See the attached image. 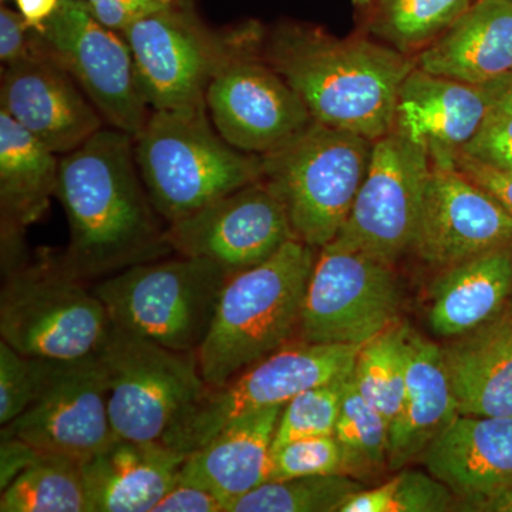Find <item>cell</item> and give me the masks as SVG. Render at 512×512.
<instances>
[{
  "label": "cell",
  "instance_id": "cell-1",
  "mask_svg": "<svg viewBox=\"0 0 512 512\" xmlns=\"http://www.w3.org/2000/svg\"><path fill=\"white\" fill-rule=\"evenodd\" d=\"M56 198L70 239L57 264L82 281L104 279L173 251L138 171L134 138L101 128L59 163Z\"/></svg>",
  "mask_w": 512,
  "mask_h": 512
},
{
  "label": "cell",
  "instance_id": "cell-2",
  "mask_svg": "<svg viewBox=\"0 0 512 512\" xmlns=\"http://www.w3.org/2000/svg\"><path fill=\"white\" fill-rule=\"evenodd\" d=\"M264 57L313 120L372 141L393 130L400 87L416 67L414 57L384 43L293 23L272 32Z\"/></svg>",
  "mask_w": 512,
  "mask_h": 512
},
{
  "label": "cell",
  "instance_id": "cell-3",
  "mask_svg": "<svg viewBox=\"0 0 512 512\" xmlns=\"http://www.w3.org/2000/svg\"><path fill=\"white\" fill-rule=\"evenodd\" d=\"M315 249L291 239L262 264L228 279L197 352L208 386H221L291 343L301 325Z\"/></svg>",
  "mask_w": 512,
  "mask_h": 512
},
{
  "label": "cell",
  "instance_id": "cell-4",
  "mask_svg": "<svg viewBox=\"0 0 512 512\" xmlns=\"http://www.w3.org/2000/svg\"><path fill=\"white\" fill-rule=\"evenodd\" d=\"M138 171L167 224L264 177L262 157L232 147L211 127L207 107L151 111L134 137Z\"/></svg>",
  "mask_w": 512,
  "mask_h": 512
},
{
  "label": "cell",
  "instance_id": "cell-5",
  "mask_svg": "<svg viewBox=\"0 0 512 512\" xmlns=\"http://www.w3.org/2000/svg\"><path fill=\"white\" fill-rule=\"evenodd\" d=\"M373 141L313 120L262 157V181L284 205L296 239L323 248L348 221L369 170Z\"/></svg>",
  "mask_w": 512,
  "mask_h": 512
},
{
  "label": "cell",
  "instance_id": "cell-6",
  "mask_svg": "<svg viewBox=\"0 0 512 512\" xmlns=\"http://www.w3.org/2000/svg\"><path fill=\"white\" fill-rule=\"evenodd\" d=\"M234 275L217 262L181 256L138 264L93 286L113 325L178 352H198Z\"/></svg>",
  "mask_w": 512,
  "mask_h": 512
},
{
  "label": "cell",
  "instance_id": "cell-7",
  "mask_svg": "<svg viewBox=\"0 0 512 512\" xmlns=\"http://www.w3.org/2000/svg\"><path fill=\"white\" fill-rule=\"evenodd\" d=\"M362 346L305 340L288 343L221 386H208L178 414L163 443L181 453H192L239 417L285 406L305 390L345 379L355 370Z\"/></svg>",
  "mask_w": 512,
  "mask_h": 512
},
{
  "label": "cell",
  "instance_id": "cell-8",
  "mask_svg": "<svg viewBox=\"0 0 512 512\" xmlns=\"http://www.w3.org/2000/svg\"><path fill=\"white\" fill-rule=\"evenodd\" d=\"M106 306L56 259L6 272L0 292V335L22 355L76 360L97 355L111 329Z\"/></svg>",
  "mask_w": 512,
  "mask_h": 512
},
{
  "label": "cell",
  "instance_id": "cell-9",
  "mask_svg": "<svg viewBox=\"0 0 512 512\" xmlns=\"http://www.w3.org/2000/svg\"><path fill=\"white\" fill-rule=\"evenodd\" d=\"M116 439L163 440L178 414L207 390L197 352H178L111 325L97 352Z\"/></svg>",
  "mask_w": 512,
  "mask_h": 512
},
{
  "label": "cell",
  "instance_id": "cell-10",
  "mask_svg": "<svg viewBox=\"0 0 512 512\" xmlns=\"http://www.w3.org/2000/svg\"><path fill=\"white\" fill-rule=\"evenodd\" d=\"M400 306L392 264L332 241L316 256L298 335L305 342L362 346L396 325Z\"/></svg>",
  "mask_w": 512,
  "mask_h": 512
},
{
  "label": "cell",
  "instance_id": "cell-11",
  "mask_svg": "<svg viewBox=\"0 0 512 512\" xmlns=\"http://www.w3.org/2000/svg\"><path fill=\"white\" fill-rule=\"evenodd\" d=\"M256 40L255 32L239 37L212 74L205 107L228 144L265 156L298 136L313 119L284 77L251 50Z\"/></svg>",
  "mask_w": 512,
  "mask_h": 512
},
{
  "label": "cell",
  "instance_id": "cell-12",
  "mask_svg": "<svg viewBox=\"0 0 512 512\" xmlns=\"http://www.w3.org/2000/svg\"><path fill=\"white\" fill-rule=\"evenodd\" d=\"M35 40L73 77L110 127L137 137L148 107L130 46L121 33L94 18L86 0H60Z\"/></svg>",
  "mask_w": 512,
  "mask_h": 512
},
{
  "label": "cell",
  "instance_id": "cell-13",
  "mask_svg": "<svg viewBox=\"0 0 512 512\" xmlns=\"http://www.w3.org/2000/svg\"><path fill=\"white\" fill-rule=\"evenodd\" d=\"M430 173L429 151L420 144L396 130L377 138L365 181L333 242L393 265L414 247Z\"/></svg>",
  "mask_w": 512,
  "mask_h": 512
},
{
  "label": "cell",
  "instance_id": "cell-14",
  "mask_svg": "<svg viewBox=\"0 0 512 512\" xmlns=\"http://www.w3.org/2000/svg\"><path fill=\"white\" fill-rule=\"evenodd\" d=\"M0 437L26 441L40 453L86 463L116 439L106 375L97 355L57 360L33 403L2 426Z\"/></svg>",
  "mask_w": 512,
  "mask_h": 512
},
{
  "label": "cell",
  "instance_id": "cell-15",
  "mask_svg": "<svg viewBox=\"0 0 512 512\" xmlns=\"http://www.w3.org/2000/svg\"><path fill=\"white\" fill-rule=\"evenodd\" d=\"M121 35L151 111L205 107L212 74L235 46L221 43L173 5L131 23Z\"/></svg>",
  "mask_w": 512,
  "mask_h": 512
},
{
  "label": "cell",
  "instance_id": "cell-16",
  "mask_svg": "<svg viewBox=\"0 0 512 512\" xmlns=\"http://www.w3.org/2000/svg\"><path fill=\"white\" fill-rule=\"evenodd\" d=\"M171 248L245 271L296 239L284 205L264 181L247 185L167 227Z\"/></svg>",
  "mask_w": 512,
  "mask_h": 512
},
{
  "label": "cell",
  "instance_id": "cell-17",
  "mask_svg": "<svg viewBox=\"0 0 512 512\" xmlns=\"http://www.w3.org/2000/svg\"><path fill=\"white\" fill-rule=\"evenodd\" d=\"M503 248H512V212L456 165L431 163L413 251L447 268Z\"/></svg>",
  "mask_w": 512,
  "mask_h": 512
},
{
  "label": "cell",
  "instance_id": "cell-18",
  "mask_svg": "<svg viewBox=\"0 0 512 512\" xmlns=\"http://www.w3.org/2000/svg\"><path fill=\"white\" fill-rule=\"evenodd\" d=\"M0 109L56 154H67L103 128V117L72 76L32 40V53L5 67Z\"/></svg>",
  "mask_w": 512,
  "mask_h": 512
},
{
  "label": "cell",
  "instance_id": "cell-19",
  "mask_svg": "<svg viewBox=\"0 0 512 512\" xmlns=\"http://www.w3.org/2000/svg\"><path fill=\"white\" fill-rule=\"evenodd\" d=\"M420 458L453 491L460 510L481 511L512 487V417L458 414Z\"/></svg>",
  "mask_w": 512,
  "mask_h": 512
},
{
  "label": "cell",
  "instance_id": "cell-20",
  "mask_svg": "<svg viewBox=\"0 0 512 512\" xmlns=\"http://www.w3.org/2000/svg\"><path fill=\"white\" fill-rule=\"evenodd\" d=\"M490 101L481 86L414 67L397 97L393 130L429 151L431 163L456 165L481 127Z\"/></svg>",
  "mask_w": 512,
  "mask_h": 512
},
{
  "label": "cell",
  "instance_id": "cell-21",
  "mask_svg": "<svg viewBox=\"0 0 512 512\" xmlns=\"http://www.w3.org/2000/svg\"><path fill=\"white\" fill-rule=\"evenodd\" d=\"M59 163L56 153L0 109L3 271L22 264L19 256L23 234L42 220L50 200L56 197Z\"/></svg>",
  "mask_w": 512,
  "mask_h": 512
},
{
  "label": "cell",
  "instance_id": "cell-22",
  "mask_svg": "<svg viewBox=\"0 0 512 512\" xmlns=\"http://www.w3.org/2000/svg\"><path fill=\"white\" fill-rule=\"evenodd\" d=\"M185 457L163 440L114 439L83 463L89 512H153Z\"/></svg>",
  "mask_w": 512,
  "mask_h": 512
},
{
  "label": "cell",
  "instance_id": "cell-23",
  "mask_svg": "<svg viewBox=\"0 0 512 512\" xmlns=\"http://www.w3.org/2000/svg\"><path fill=\"white\" fill-rule=\"evenodd\" d=\"M407 387L402 410L390 423V471L421 457L431 441L453 423L458 407L444 363L443 349L404 325Z\"/></svg>",
  "mask_w": 512,
  "mask_h": 512
},
{
  "label": "cell",
  "instance_id": "cell-24",
  "mask_svg": "<svg viewBox=\"0 0 512 512\" xmlns=\"http://www.w3.org/2000/svg\"><path fill=\"white\" fill-rule=\"evenodd\" d=\"M416 66L458 82L483 84L512 72V0H474Z\"/></svg>",
  "mask_w": 512,
  "mask_h": 512
},
{
  "label": "cell",
  "instance_id": "cell-25",
  "mask_svg": "<svg viewBox=\"0 0 512 512\" xmlns=\"http://www.w3.org/2000/svg\"><path fill=\"white\" fill-rule=\"evenodd\" d=\"M443 349L444 363L464 416L512 417L510 305Z\"/></svg>",
  "mask_w": 512,
  "mask_h": 512
},
{
  "label": "cell",
  "instance_id": "cell-26",
  "mask_svg": "<svg viewBox=\"0 0 512 512\" xmlns=\"http://www.w3.org/2000/svg\"><path fill=\"white\" fill-rule=\"evenodd\" d=\"M284 406L239 417L204 446L188 453L178 480L207 488L228 504L268 480L276 426Z\"/></svg>",
  "mask_w": 512,
  "mask_h": 512
},
{
  "label": "cell",
  "instance_id": "cell-27",
  "mask_svg": "<svg viewBox=\"0 0 512 512\" xmlns=\"http://www.w3.org/2000/svg\"><path fill=\"white\" fill-rule=\"evenodd\" d=\"M512 248L494 249L447 266L430 292L429 325L440 338H458L507 308Z\"/></svg>",
  "mask_w": 512,
  "mask_h": 512
},
{
  "label": "cell",
  "instance_id": "cell-28",
  "mask_svg": "<svg viewBox=\"0 0 512 512\" xmlns=\"http://www.w3.org/2000/svg\"><path fill=\"white\" fill-rule=\"evenodd\" d=\"M473 3L474 0H373L366 29L397 52L417 56Z\"/></svg>",
  "mask_w": 512,
  "mask_h": 512
},
{
  "label": "cell",
  "instance_id": "cell-29",
  "mask_svg": "<svg viewBox=\"0 0 512 512\" xmlns=\"http://www.w3.org/2000/svg\"><path fill=\"white\" fill-rule=\"evenodd\" d=\"M0 511L89 512L83 463L43 453L2 491Z\"/></svg>",
  "mask_w": 512,
  "mask_h": 512
},
{
  "label": "cell",
  "instance_id": "cell-30",
  "mask_svg": "<svg viewBox=\"0 0 512 512\" xmlns=\"http://www.w3.org/2000/svg\"><path fill=\"white\" fill-rule=\"evenodd\" d=\"M335 439L342 448L346 476L365 483L387 466L390 423L363 399L353 376L349 377L343 396Z\"/></svg>",
  "mask_w": 512,
  "mask_h": 512
},
{
  "label": "cell",
  "instance_id": "cell-31",
  "mask_svg": "<svg viewBox=\"0 0 512 512\" xmlns=\"http://www.w3.org/2000/svg\"><path fill=\"white\" fill-rule=\"evenodd\" d=\"M365 488L345 474L265 481L228 504L227 512H340Z\"/></svg>",
  "mask_w": 512,
  "mask_h": 512
},
{
  "label": "cell",
  "instance_id": "cell-32",
  "mask_svg": "<svg viewBox=\"0 0 512 512\" xmlns=\"http://www.w3.org/2000/svg\"><path fill=\"white\" fill-rule=\"evenodd\" d=\"M352 376L363 399L392 423L406 397L404 325L396 323L365 343L357 355Z\"/></svg>",
  "mask_w": 512,
  "mask_h": 512
},
{
  "label": "cell",
  "instance_id": "cell-33",
  "mask_svg": "<svg viewBox=\"0 0 512 512\" xmlns=\"http://www.w3.org/2000/svg\"><path fill=\"white\" fill-rule=\"evenodd\" d=\"M454 507L456 495L429 471L404 470L379 487L359 491L340 512H444Z\"/></svg>",
  "mask_w": 512,
  "mask_h": 512
},
{
  "label": "cell",
  "instance_id": "cell-34",
  "mask_svg": "<svg viewBox=\"0 0 512 512\" xmlns=\"http://www.w3.org/2000/svg\"><path fill=\"white\" fill-rule=\"evenodd\" d=\"M349 377L312 387L289 400L279 417L272 450L299 439L335 436Z\"/></svg>",
  "mask_w": 512,
  "mask_h": 512
},
{
  "label": "cell",
  "instance_id": "cell-35",
  "mask_svg": "<svg viewBox=\"0 0 512 512\" xmlns=\"http://www.w3.org/2000/svg\"><path fill=\"white\" fill-rule=\"evenodd\" d=\"M57 360L22 355L0 342V426L25 412L45 387Z\"/></svg>",
  "mask_w": 512,
  "mask_h": 512
},
{
  "label": "cell",
  "instance_id": "cell-36",
  "mask_svg": "<svg viewBox=\"0 0 512 512\" xmlns=\"http://www.w3.org/2000/svg\"><path fill=\"white\" fill-rule=\"evenodd\" d=\"M332 474H343L342 448L338 440L335 436L308 437L271 450L266 481Z\"/></svg>",
  "mask_w": 512,
  "mask_h": 512
},
{
  "label": "cell",
  "instance_id": "cell-37",
  "mask_svg": "<svg viewBox=\"0 0 512 512\" xmlns=\"http://www.w3.org/2000/svg\"><path fill=\"white\" fill-rule=\"evenodd\" d=\"M460 153L512 174V114L491 109Z\"/></svg>",
  "mask_w": 512,
  "mask_h": 512
},
{
  "label": "cell",
  "instance_id": "cell-38",
  "mask_svg": "<svg viewBox=\"0 0 512 512\" xmlns=\"http://www.w3.org/2000/svg\"><path fill=\"white\" fill-rule=\"evenodd\" d=\"M94 18L123 33L131 23L170 8L171 0H86Z\"/></svg>",
  "mask_w": 512,
  "mask_h": 512
},
{
  "label": "cell",
  "instance_id": "cell-39",
  "mask_svg": "<svg viewBox=\"0 0 512 512\" xmlns=\"http://www.w3.org/2000/svg\"><path fill=\"white\" fill-rule=\"evenodd\" d=\"M153 512H225V504L207 488L177 478Z\"/></svg>",
  "mask_w": 512,
  "mask_h": 512
},
{
  "label": "cell",
  "instance_id": "cell-40",
  "mask_svg": "<svg viewBox=\"0 0 512 512\" xmlns=\"http://www.w3.org/2000/svg\"><path fill=\"white\" fill-rule=\"evenodd\" d=\"M29 26L20 13L2 6L0 9V60L5 67L20 62L32 53Z\"/></svg>",
  "mask_w": 512,
  "mask_h": 512
},
{
  "label": "cell",
  "instance_id": "cell-41",
  "mask_svg": "<svg viewBox=\"0 0 512 512\" xmlns=\"http://www.w3.org/2000/svg\"><path fill=\"white\" fill-rule=\"evenodd\" d=\"M456 167L474 183L494 195L505 208L512 212L511 173H505V171L480 163V161L473 160V158L467 157L463 153L457 154Z\"/></svg>",
  "mask_w": 512,
  "mask_h": 512
},
{
  "label": "cell",
  "instance_id": "cell-42",
  "mask_svg": "<svg viewBox=\"0 0 512 512\" xmlns=\"http://www.w3.org/2000/svg\"><path fill=\"white\" fill-rule=\"evenodd\" d=\"M42 454L26 441L0 437V491L9 487Z\"/></svg>",
  "mask_w": 512,
  "mask_h": 512
},
{
  "label": "cell",
  "instance_id": "cell-43",
  "mask_svg": "<svg viewBox=\"0 0 512 512\" xmlns=\"http://www.w3.org/2000/svg\"><path fill=\"white\" fill-rule=\"evenodd\" d=\"M16 5L29 29L40 32L59 8L60 0H16Z\"/></svg>",
  "mask_w": 512,
  "mask_h": 512
},
{
  "label": "cell",
  "instance_id": "cell-44",
  "mask_svg": "<svg viewBox=\"0 0 512 512\" xmlns=\"http://www.w3.org/2000/svg\"><path fill=\"white\" fill-rule=\"evenodd\" d=\"M481 89L488 97L491 109L512 114V72L483 84Z\"/></svg>",
  "mask_w": 512,
  "mask_h": 512
},
{
  "label": "cell",
  "instance_id": "cell-45",
  "mask_svg": "<svg viewBox=\"0 0 512 512\" xmlns=\"http://www.w3.org/2000/svg\"><path fill=\"white\" fill-rule=\"evenodd\" d=\"M481 511L485 512H512V487L507 491L488 501Z\"/></svg>",
  "mask_w": 512,
  "mask_h": 512
},
{
  "label": "cell",
  "instance_id": "cell-46",
  "mask_svg": "<svg viewBox=\"0 0 512 512\" xmlns=\"http://www.w3.org/2000/svg\"><path fill=\"white\" fill-rule=\"evenodd\" d=\"M360 8H369L372 5L373 0H353Z\"/></svg>",
  "mask_w": 512,
  "mask_h": 512
},
{
  "label": "cell",
  "instance_id": "cell-47",
  "mask_svg": "<svg viewBox=\"0 0 512 512\" xmlns=\"http://www.w3.org/2000/svg\"><path fill=\"white\" fill-rule=\"evenodd\" d=\"M508 305H510V308H511V311H512V293H511L510 303H508Z\"/></svg>",
  "mask_w": 512,
  "mask_h": 512
}]
</instances>
